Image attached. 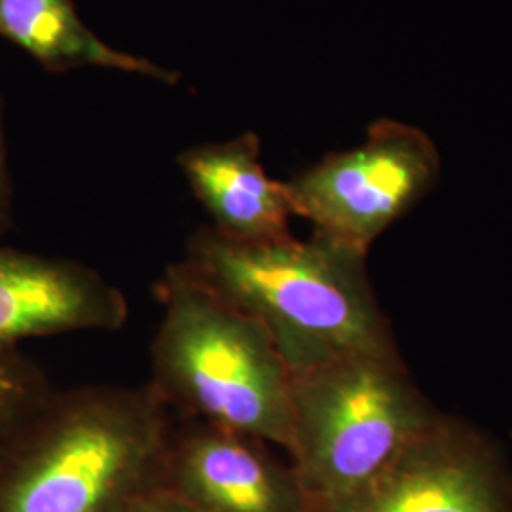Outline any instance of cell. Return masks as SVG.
<instances>
[{"label": "cell", "instance_id": "cell-1", "mask_svg": "<svg viewBox=\"0 0 512 512\" xmlns=\"http://www.w3.org/2000/svg\"><path fill=\"white\" fill-rule=\"evenodd\" d=\"M175 264L258 323L293 376L351 357H399L366 255L317 232L238 241L203 226Z\"/></svg>", "mask_w": 512, "mask_h": 512}, {"label": "cell", "instance_id": "cell-2", "mask_svg": "<svg viewBox=\"0 0 512 512\" xmlns=\"http://www.w3.org/2000/svg\"><path fill=\"white\" fill-rule=\"evenodd\" d=\"M171 412L150 384L54 389L0 448V512H129L158 488Z\"/></svg>", "mask_w": 512, "mask_h": 512}, {"label": "cell", "instance_id": "cell-3", "mask_svg": "<svg viewBox=\"0 0 512 512\" xmlns=\"http://www.w3.org/2000/svg\"><path fill=\"white\" fill-rule=\"evenodd\" d=\"M162 319L150 387L173 416L289 448L293 374L251 317L171 264L156 287Z\"/></svg>", "mask_w": 512, "mask_h": 512}, {"label": "cell", "instance_id": "cell-4", "mask_svg": "<svg viewBox=\"0 0 512 512\" xmlns=\"http://www.w3.org/2000/svg\"><path fill=\"white\" fill-rule=\"evenodd\" d=\"M399 357H351L293 376L287 454L310 512L368 488L439 416Z\"/></svg>", "mask_w": 512, "mask_h": 512}, {"label": "cell", "instance_id": "cell-5", "mask_svg": "<svg viewBox=\"0 0 512 512\" xmlns=\"http://www.w3.org/2000/svg\"><path fill=\"white\" fill-rule=\"evenodd\" d=\"M439 150L420 129L380 120L365 143L334 152L285 183L294 215L361 255L439 181Z\"/></svg>", "mask_w": 512, "mask_h": 512}, {"label": "cell", "instance_id": "cell-6", "mask_svg": "<svg viewBox=\"0 0 512 512\" xmlns=\"http://www.w3.org/2000/svg\"><path fill=\"white\" fill-rule=\"evenodd\" d=\"M332 512H512V473L497 442L440 412L382 475Z\"/></svg>", "mask_w": 512, "mask_h": 512}, {"label": "cell", "instance_id": "cell-7", "mask_svg": "<svg viewBox=\"0 0 512 512\" xmlns=\"http://www.w3.org/2000/svg\"><path fill=\"white\" fill-rule=\"evenodd\" d=\"M264 440L171 414L158 488L202 512H310L291 461Z\"/></svg>", "mask_w": 512, "mask_h": 512}, {"label": "cell", "instance_id": "cell-8", "mask_svg": "<svg viewBox=\"0 0 512 512\" xmlns=\"http://www.w3.org/2000/svg\"><path fill=\"white\" fill-rule=\"evenodd\" d=\"M126 296L80 262L4 247L0 243V348L128 323Z\"/></svg>", "mask_w": 512, "mask_h": 512}, {"label": "cell", "instance_id": "cell-9", "mask_svg": "<svg viewBox=\"0 0 512 512\" xmlns=\"http://www.w3.org/2000/svg\"><path fill=\"white\" fill-rule=\"evenodd\" d=\"M177 162L222 236L238 241L291 236L294 213L287 188L264 171L255 133L188 148Z\"/></svg>", "mask_w": 512, "mask_h": 512}, {"label": "cell", "instance_id": "cell-10", "mask_svg": "<svg viewBox=\"0 0 512 512\" xmlns=\"http://www.w3.org/2000/svg\"><path fill=\"white\" fill-rule=\"evenodd\" d=\"M0 37L25 50L50 73L82 67L118 69L175 82L177 74L148 59L110 48L80 19L74 0H0Z\"/></svg>", "mask_w": 512, "mask_h": 512}, {"label": "cell", "instance_id": "cell-11", "mask_svg": "<svg viewBox=\"0 0 512 512\" xmlns=\"http://www.w3.org/2000/svg\"><path fill=\"white\" fill-rule=\"evenodd\" d=\"M54 387L18 348H0V448Z\"/></svg>", "mask_w": 512, "mask_h": 512}, {"label": "cell", "instance_id": "cell-12", "mask_svg": "<svg viewBox=\"0 0 512 512\" xmlns=\"http://www.w3.org/2000/svg\"><path fill=\"white\" fill-rule=\"evenodd\" d=\"M129 512H202L164 488H152L141 495Z\"/></svg>", "mask_w": 512, "mask_h": 512}, {"label": "cell", "instance_id": "cell-13", "mask_svg": "<svg viewBox=\"0 0 512 512\" xmlns=\"http://www.w3.org/2000/svg\"><path fill=\"white\" fill-rule=\"evenodd\" d=\"M12 222V186L6 164V148L2 133V101H0V238L8 232Z\"/></svg>", "mask_w": 512, "mask_h": 512}]
</instances>
